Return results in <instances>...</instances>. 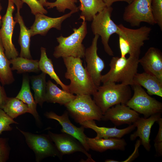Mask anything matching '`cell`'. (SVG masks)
<instances>
[{"label":"cell","mask_w":162,"mask_h":162,"mask_svg":"<svg viewBox=\"0 0 162 162\" xmlns=\"http://www.w3.org/2000/svg\"><path fill=\"white\" fill-rule=\"evenodd\" d=\"M44 116L48 118L57 121L61 125L62 133L68 134L77 139L84 147L87 151L90 148L87 143L86 138L87 137L84 133V128L82 126L78 127L73 124L70 120L68 113L65 111L63 114L59 116L52 111L46 112Z\"/></svg>","instance_id":"obj_16"},{"label":"cell","mask_w":162,"mask_h":162,"mask_svg":"<svg viewBox=\"0 0 162 162\" xmlns=\"http://www.w3.org/2000/svg\"><path fill=\"white\" fill-rule=\"evenodd\" d=\"M76 97L73 94L61 89L51 80L47 82L45 101L64 105Z\"/></svg>","instance_id":"obj_23"},{"label":"cell","mask_w":162,"mask_h":162,"mask_svg":"<svg viewBox=\"0 0 162 162\" xmlns=\"http://www.w3.org/2000/svg\"><path fill=\"white\" fill-rule=\"evenodd\" d=\"M134 84L139 85L146 88L149 95L162 97V81L149 74L145 72L137 73L134 79Z\"/></svg>","instance_id":"obj_22"},{"label":"cell","mask_w":162,"mask_h":162,"mask_svg":"<svg viewBox=\"0 0 162 162\" xmlns=\"http://www.w3.org/2000/svg\"><path fill=\"white\" fill-rule=\"evenodd\" d=\"M161 113H156L147 118L139 117L133 124L137 127V130L130 135V140L133 141L139 137L141 144L149 152L151 148L149 138L151 128L154 123L161 117Z\"/></svg>","instance_id":"obj_17"},{"label":"cell","mask_w":162,"mask_h":162,"mask_svg":"<svg viewBox=\"0 0 162 162\" xmlns=\"http://www.w3.org/2000/svg\"><path fill=\"white\" fill-rule=\"evenodd\" d=\"M106 162H118V161L112 159H107L105 161Z\"/></svg>","instance_id":"obj_40"},{"label":"cell","mask_w":162,"mask_h":162,"mask_svg":"<svg viewBox=\"0 0 162 162\" xmlns=\"http://www.w3.org/2000/svg\"><path fill=\"white\" fill-rule=\"evenodd\" d=\"M48 134L62 155L80 152L86 155L89 161L95 162L80 142L72 136L65 133L56 134L50 131Z\"/></svg>","instance_id":"obj_13"},{"label":"cell","mask_w":162,"mask_h":162,"mask_svg":"<svg viewBox=\"0 0 162 162\" xmlns=\"http://www.w3.org/2000/svg\"><path fill=\"white\" fill-rule=\"evenodd\" d=\"M13 0H8V6L5 14L2 18L0 37L8 58L10 60L19 55L18 52L12 43V37L16 22L13 17L15 10Z\"/></svg>","instance_id":"obj_11"},{"label":"cell","mask_w":162,"mask_h":162,"mask_svg":"<svg viewBox=\"0 0 162 162\" xmlns=\"http://www.w3.org/2000/svg\"><path fill=\"white\" fill-rule=\"evenodd\" d=\"M64 106L68 114L77 123L90 120H102V112L91 95H76L74 99Z\"/></svg>","instance_id":"obj_6"},{"label":"cell","mask_w":162,"mask_h":162,"mask_svg":"<svg viewBox=\"0 0 162 162\" xmlns=\"http://www.w3.org/2000/svg\"><path fill=\"white\" fill-rule=\"evenodd\" d=\"M151 9L153 19L162 30V0H152Z\"/></svg>","instance_id":"obj_32"},{"label":"cell","mask_w":162,"mask_h":162,"mask_svg":"<svg viewBox=\"0 0 162 162\" xmlns=\"http://www.w3.org/2000/svg\"><path fill=\"white\" fill-rule=\"evenodd\" d=\"M16 98L27 105L29 113L32 115L37 122L40 123V118L37 110V104L31 91L29 80L27 76H23L21 88Z\"/></svg>","instance_id":"obj_24"},{"label":"cell","mask_w":162,"mask_h":162,"mask_svg":"<svg viewBox=\"0 0 162 162\" xmlns=\"http://www.w3.org/2000/svg\"><path fill=\"white\" fill-rule=\"evenodd\" d=\"M16 128L24 136L26 142L34 153L35 160L39 162L50 157H57L62 159L59 152L48 134H38L24 131L17 127Z\"/></svg>","instance_id":"obj_8"},{"label":"cell","mask_w":162,"mask_h":162,"mask_svg":"<svg viewBox=\"0 0 162 162\" xmlns=\"http://www.w3.org/2000/svg\"><path fill=\"white\" fill-rule=\"evenodd\" d=\"M93 100L101 109L103 115L109 108L116 105L126 104L131 98L130 86L114 82H106L98 86L93 95Z\"/></svg>","instance_id":"obj_2"},{"label":"cell","mask_w":162,"mask_h":162,"mask_svg":"<svg viewBox=\"0 0 162 162\" xmlns=\"http://www.w3.org/2000/svg\"><path fill=\"white\" fill-rule=\"evenodd\" d=\"M152 0H133L125 8L123 18L131 26L139 27L142 22L156 24L152 14Z\"/></svg>","instance_id":"obj_10"},{"label":"cell","mask_w":162,"mask_h":162,"mask_svg":"<svg viewBox=\"0 0 162 162\" xmlns=\"http://www.w3.org/2000/svg\"><path fill=\"white\" fill-rule=\"evenodd\" d=\"M10 150L8 139L0 137V162H6L8 160Z\"/></svg>","instance_id":"obj_34"},{"label":"cell","mask_w":162,"mask_h":162,"mask_svg":"<svg viewBox=\"0 0 162 162\" xmlns=\"http://www.w3.org/2000/svg\"><path fill=\"white\" fill-rule=\"evenodd\" d=\"M27 4L30 8L32 13L34 15L38 13L46 14L48 12L39 0H21Z\"/></svg>","instance_id":"obj_35"},{"label":"cell","mask_w":162,"mask_h":162,"mask_svg":"<svg viewBox=\"0 0 162 162\" xmlns=\"http://www.w3.org/2000/svg\"><path fill=\"white\" fill-rule=\"evenodd\" d=\"M134 94L126 105L145 118L161 113L162 104L148 94L141 86L137 84L132 86Z\"/></svg>","instance_id":"obj_9"},{"label":"cell","mask_w":162,"mask_h":162,"mask_svg":"<svg viewBox=\"0 0 162 162\" xmlns=\"http://www.w3.org/2000/svg\"><path fill=\"white\" fill-rule=\"evenodd\" d=\"M118 25L121 56L125 57L128 54L130 56L139 58L141 48L145 42L149 39L151 27L144 26L134 29L126 27L121 24Z\"/></svg>","instance_id":"obj_4"},{"label":"cell","mask_w":162,"mask_h":162,"mask_svg":"<svg viewBox=\"0 0 162 162\" xmlns=\"http://www.w3.org/2000/svg\"><path fill=\"white\" fill-rule=\"evenodd\" d=\"M111 6H106L101 11L93 17L91 24L93 34L100 36L104 50L109 56H114L113 52L109 44L110 36L114 34H118L120 31L118 25L111 18L113 11Z\"/></svg>","instance_id":"obj_7"},{"label":"cell","mask_w":162,"mask_h":162,"mask_svg":"<svg viewBox=\"0 0 162 162\" xmlns=\"http://www.w3.org/2000/svg\"><path fill=\"white\" fill-rule=\"evenodd\" d=\"M75 13V11H71L62 16L56 18L51 17L40 13L36 14L35 15L34 21L29 29L31 36L38 34L45 35L52 28L60 30L62 22Z\"/></svg>","instance_id":"obj_15"},{"label":"cell","mask_w":162,"mask_h":162,"mask_svg":"<svg viewBox=\"0 0 162 162\" xmlns=\"http://www.w3.org/2000/svg\"><path fill=\"white\" fill-rule=\"evenodd\" d=\"M8 98L4 88L0 84V109H3Z\"/></svg>","instance_id":"obj_37"},{"label":"cell","mask_w":162,"mask_h":162,"mask_svg":"<svg viewBox=\"0 0 162 162\" xmlns=\"http://www.w3.org/2000/svg\"><path fill=\"white\" fill-rule=\"evenodd\" d=\"M3 110L13 119L25 113L29 112L27 105L16 97H8Z\"/></svg>","instance_id":"obj_30"},{"label":"cell","mask_w":162,"mask_h":162,"mask_svg":"<svg viewBox=\"0 0 162 162\" xmlns=\"http://www.w3.org/2000/svg\"><path fill=\"white\" fill-rule=\"evenodd\" d=\"M46 74L42 72L40 74L30 77L32 88L34 93V99L41 107L45 102L47 82Z\"/></svg>","instance_id":"obj_26"},{"label":"cell","mask_w":162,"mask_h":162,"mask_svg":"<svg viewBox=\"0 0 162 162\" xmlns=\"http://www.w3.org/2000/svg\"><path fill=\"white\" fill-rule=\"evenodd\" d=\"M66 68L65 77L70 81L68 85V92L76 95H93L97 91L96 86L86 68L82 64L81 58L72 56L63 58Z\"/></svg>","instance_id":"obj_1"},{"label":"cell","mask_w":162,"mask_h":162,"mask_svg":"<svg viewBox=\"0 0 162 162\" xmlns=\"http://www.w3.org/2000/svg\"><path fill=\"white\" fill-rule=\"evenodd\" d=\"M10 61L12 65L11 70H16L18 74L38 73L40 71L39 67V61L38 60L18 56Z\"/></svg>","instance_id":"obj_28"},{"label":"cell","mask_w":162,"mask_h":162,"mask_svg":"<svg viewBox=\"0 0 162 162\" xmlns=\"http://www.w3.org/2000/svg\"><path fill=\"white\" fill-rule=\"evenodd\" d=\"M159 125V130L156 137L154 140V146L158 156L162 155V118H160L157 122Z\"/></svg>","instance_id":"obj_36"},{"label":"cell","mask_w":162,"mask_h":162,"mask_svg":"<svg viewBox=\"0 0 162 162\" xmlns=\"http://www.w3.org/2000/svg\"><path fill=\"white\" fill-rule=\"evenodd\" d=\"M144 72L157 78L162 81V53L154 47L148 48L144 56L139 60Z\"/></svg>","instance_id":"obj_18"},{"label":"cell","mask_w":162,"mask_h":162,"mask_svg":"<svg viewBox=\"0 0 162 162\" xmlns=\"http://www.w3.org/2000/svg\"><path fill=\"white\" fill-rule=\"evenodd\" d=\"M139 58L129 56L125 57H113L109 64L110 70L102 75L101 82H120L126 85L132 86L133 80L137 73Z\"/></svg>","instance_id":"obj_3"},{"label":"cell","mask_w":162,"mask_h":162,"mask_svg":"<svg viewBox=\"0 0 162 162\" xmlns=\"http://www.w3.org/2000/svg\"><path fill=\"white\" fill-rule=\"evenodd\" d=\"M77 0H56L54 2H47L46 7L48 9L56 7V9L60 12L64 13L66 9L76 12L79 10V7H77L76 3Z\"/></svg>","instance_id":"obj_31"},{"label":"cell","mask_w":162,"mask_h":162,"mask_svg":"<svg viewBox=\"0 0 162 162\" xmlns=\"http://www.w3.org/2000/svg\"><path fill=\"white\" fill-rule=\"evenodd\" d=\"M44 7H46L47 1L46 0H39Z\"/></svg>","instance_id":"obj_39"},{"label":"cell","mask_w":162,"mask_h":162,"mask_svg":"<svg viewBox=\"0 0 162 162\" xmlns=\"http://www.w3.org/2000/svg\"><path fill=\"white\" fill-rule=\"evenodd\" d=\"M79 0V8L81 11L80 17H83L86 21H92L94 16L106 6L102 0Z\"/></svg>","instance_id":"obj_25"},{"label":"cell","mask_w":162,"mask_h":162,"mask_svg":"<svg viewBox=\"0 0 162 162\" xmlns=\"http://www.w3.org/2000/svg\"><path fill=\"white\" fill-rule=\"evenodd\" d=\"M80 26L73 29V32L69 36L61 35L56 38L58 45L54 49L53 56L56 58L72 56L82 58L84 57L85 48L82 42L87 33V22L84 18Z\"/></svg>","instance_id":"obj_5"},{"label":"cell","mask_w":162,"mask_h":162,"mask_svg":"<svg viewBox=\"0 0 162 162\" xmlns=\"http://www.w3.org/2000/svg\"><path fill=\"white\" fill-rule=\"evenodd\" d=\"M0 37V81L3 85L12 83L14 79Z\"/></svg>","instance_id":"obj_29"},{"label":"cell","mask_w":162,"mask_h":162,"mask_svg":"<svg viewBox=\"0 0 162 162\" xmlns=\"http://www.w3.org/2000/svg\"><path fill=\"white\" fill-rule=\"evenodd\" d=\"M99 36L94 35L91 46L85 50L84 55L87 64L86 68L94 83L98 87L101 83V72L105 67L104 61L97 53V43Z\"/></svg>","instance_id":"obj_12"},{"label":"cell","mask_w":162,"mask_h":162,"mask_svg":"<svg viewBox=\"0 0 162 162\" xmlns=\"http://www.w3.org/2000/svg\"><path fill=\"white\" fill-rule=\"evenodd\" d=\"M105 4L106 7L111 6L112 4L115 2H124L128 4L130 3L133 0H102Z\"/></svg>","instance_id":"obj_38"},{"label":"cell","mask_w":162,"mask_h":162,"mask_svg":"<svg viewBox=\"0 0 162 162\" xmlns=\"http://www.w3.org/2000/svg\"><path fill=\"white\" fill-rule=\"evenodd\" d=\"M40 57L39 61V67L40 70L48 75L54 80L57 84L61 86L62 89L68 92V85H65L57 75L55 72L52 60L47 56L46 49L43 47L40 48Z\"/></svg>","instance_id":"obj_27"},{"label":"cell","mask_w":162,"mask_h":162,"mask_svg":"<svg viewBox=\"0 0 162 162\" xmlns=\"http://www.w3.org/2000/svg\"><path fill=\"white\" fill-rule=\"evenodd\" d=\"M18 124L7 114L4 110L0 109V135L4 131H10L12 130L10 124Z\"/></svg>","instance_id":"obj_33"},{"label":"cell","mask_w":162,"mask_h":162,"mask_svg":"<svg viewBox=\"0 0 162 162\" xmlns=\"http://www.w3.org/2000/svg\"><path fill=\"white\" fill-rule=\"evenodd\" d=\"M16 6L17 12L14 18L20 26V33L18 42L21 48L20 56L32 59L30 50V38L31 36L29 29L26 26L23 18L20 13V9L22 7L23 2L20 0H13Z\"/></svg>","instance_id":"obj_19"},{"label":"cell","mask_w":162,"mask_h":162,"mask_svg":"<svg viewBox=\"0 0 162 162\" xmlns=\"http://www.w3.org/2000/svg\"><path fill=\"white\" fill-rule=\"evenodd\" d=\"M86 140L90 149L100 152L109 149L123 151L127 144L124 139L115 138L96 139L87 137Z\"/></svg>","instance_id":"obj_21"},{"label":"cell","mask_w":162,"mask_h":162,"mask_svg":"<svg viewBox=\"0 0 162 162\" xmlns=\"http://www.w3.org/2000/svg\"><path fill=\"white\" fill-rule=\"evenodd\" d=\"M138 113L125 104H118L108 109L102 120L111 121L115 126L133 124L140 117Z\"/></svg>","instance_id":"obj_14"},{"label":"cell","mask_w":162,"mask_h":162,"mask_svg":"<svg viewBox=\"0 0 162 162\" xmlns=\"http://www.w3.org/2000/svg\"></svg>","instance_id":"obj_42"},{"label":"cell","mask_w":162,"mask_h":162,"mask_svg":"<svg viewBox=\"0 0 162 162\" xmlns=\"http://www.w3.org/2000/svg\"><path fill=\"white\" fill-rule=\"evenodd\" d=\"M2 9V6L1 4L0 3V13ZM1 23H2V17L0 14V26L1 25Z\"/></svg>","instance_id":"obj_41"},{"label":"cell","mask_w":162,"mask_h":162,"mask_svg":"<svg viewBox=\"0 0 162 162\" xmlns=\"http://www.w3.org/2000/svg\"><path fill=\"white\" fill-rule=\"evenodd\" d=\"M84 128H90L97 133L96 139L115 138H121L125 135L128 134L135 129V126L134 124L130 125L127 127L118 129L116 127L107 128L100 127L97 126L94 120L86 121L80 123Z\"/></svg>","instance_id":"obj_20"}]
</instances>
